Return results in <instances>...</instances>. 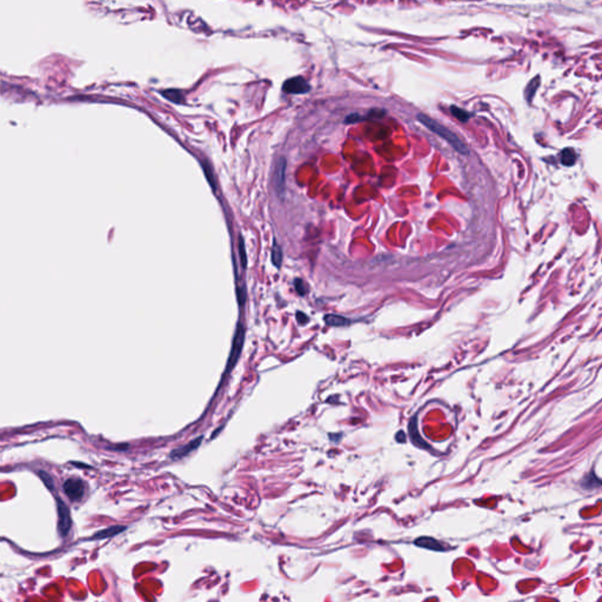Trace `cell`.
<instances>
[{
  "instance_id": "6da1fadb",
  "label": "cell",
  "mask_w": 602,
  "mask_h": 602,
  "mask_svg": "<svg viewBox=\"0 0 602 602\" xmlns=\"http://www.w3.org/2000/svg\"><path fill=\"white\" fill-rule=\"evenodd\" d=\"M418 120L419 123H421L422 125L427 129L432 131L433 133H435L439 136L440 138H443V139L446 140L448 144H450L452 147H453L455 151L461 153V154H467L468 153V148H467V146L463 144L462 140L459 138L457 134H454L453 132L450 129H447L446 126L441 125L440 123L435 122V120L430 118V116L426 115V114H422V113H419L418 114Z\"/></svg>"
},
{
  "instance_id": "7a4b0ae2",
  "label": "cell",
  "mask_w": 602,
  "mask_h": 602,
  "mask_svg": "<svg viewBox=\"0 0 602 602\" xmlns=\"http://www.w3.org/2000/svg\"><path fill=\"white\" fill-rule=\"evenodd\" d=\"M244 341H245V330H244L243 324L239 323L238 327H236V331H235L234 339H233V345H232V349H231V354H229L227 368H226V372H227V373L232 370L233 367H234L236 361H238L240 353H242L243 346H244Z\"/></svg>"
},
{
  "instance_id": "3957f363",
  "label": "cell",
  "mask_w": 602,
  "mask_h": 602,
  "mask_svg": "<svg viewBox=\"0 0 602 602\" xmlns=\"http://www.w3.org/2000/svg\"><path fill=\"white\" fill-rule=\"evenodd\" d=\"M63 490L72 501H78L85 493V484L78 477H70L64 483Z\"/></svg>"
},
{
  "instance_id": "277c9868",
  "label": "cell",
  "mask_w": 602,
  "mask_h": 602,
  "mask_svg": "<svg viewBox=\"0 0 602 602\" xmlns=\"http://www.w3.org/2000/svg\"><path fill=\"white\" fill-rule=\"evenodd\" d=\"M283 90H284V92L290 93V94H305V93L309 92L311 86H309L307 80H306L305 78H302V76H300V75H298V76H294V78L286 80V82L284 83Z\"/></svg>"
},
{
  "instance_id": "5b68a950",
  "label": "cell",
  "mask_w": 602,
  "mask_h": 602,
  "mask_svg": "<svg viewBox=\"0 0 602 602\" xmlns=\"http://www.w3.org/2000/svg\"><path fill=\"white\" fill-rule=\"evenodd\" d=\"M58 501V515H59V532L63 536H67L71 530V515L67 506L57 498Z\"/></svg>"
},
{
  "instance_id": "8992f818",
  "label": "cell",
  "mask_w": 602,
  "mask_h": 602,
  "mask_svg": "<svg viewBox=\"0 0 602 602\" xmlns=\"http://www.w3.org/2000/svg\"><path fill=\"white\" fill-rule=\"evenodd\" d=\"M285 177H286V160L285 158H280L276 163L275 172H274V187L279 196L285 195Z\"/></svg>"
},
{
  "instance_id": "52a82bcc",
  "label": "cell",
  "mask_w": 602,
  "mask_h": 602,
  "mask_svg": "<svg viewBox=\"0 0 602 602\" xmlns=\"http://www.w3.org/2000/svg\"><path fill=\"white\" fill-rule=\"evenodd\" d=\"M203 439H204L203 435L202 436H198V437H196V439L192 440L189 444L185 445V446L176 448V450H173L172 452H171L170 458L172 459V460H179V459H182V458L187 457V455L191 454L192 452H194L195 450H198L199 446L203 443Z\"/></svg>"
},
{
  "instance_id": "ba28073f",
  "label": "cell",
  "mask_w": 602,
  "mask_h": 602,
  "mask_svg": "<svg viewBox=\"0 0 602 602\" xmlns=\"http://www.w3.org/2000/svg\"><path fill=\"white\" fill-rule=\"evenodd\" d=\"M408 429H410V436L413 443L417 445L419 447H422V448H429L428 445H427L424 440L421 439L420 434L418 432V425H417V418H413V420L410 422V425H408Z\"/></svg>"
},
{
  "instance_id": "9c48e42d",
  "label": "cell",
  "mask_w": 602,
  "mask_h": 602,
  "mask_svg": "<svg viewBox=\"0 0 602 602\" xmlns=\"http://www.w3.org/2000/svg\"><path fill=\"white\" fill-rule=\"evenodd\" d=\"M123 531H125V527L124 526L109 527V528H106V530H103V531L96 533V534H94V536H93V539L100 540V539H105V538H111V536L119 534V533H122Z\"/></svg>"
},
{
  "instance_id": "30bf717a",
  "label": "cell",
  "mask_w": 602,
  "mask_h": 602,
  "mask_svg": "<svg viewBox=\"0 0 602 602\" xmlns=\"http://www.w3.org/2000/svg\"><path fill=\"white\" fill-rule=\"evenodd\" d=\"M418 546L420 547H424V548H429V549H433V550H444L445 547H441L443 545L439 541H436V540L434 539H430V538H421L415 541Z\"/></svg>"
},
{
  "instance_id": "8fae6325",
  "label": "cell",
  "mask_w": 602,
  "mask_h": 602,
  "mask_svg": "<svg viewBox=\"0 0 602 602\" xmlns=\"http://www.w3.org/2000/svg\"><path fill=\"white\" fill-rule=\"evenodd\" d=\"M576 158H578V155H576V152L573 148H565L564 151L561 152V163H563L564 165H574Z\"/></svg>"
},
{
  "instance_id": "7c38bea8",
  "label": "cell",
  "mask_w": 602,
  "mask_h": 602,
  "mask_svg": "<svg viewBox=\"0 0 602 602\" xmlns=\"http://www.w3.org/2000/svg\"><path fill=\"white\" fill-rule=\"evenodd\" d=\"M325 323L327 325H330V326H335V327H341V326H346L349 321L344 318V316H340V315H334V314H328L325 316Z\"/></svg>"
},
{
  "instance_id": "4fadbf2b",
  "label": "cell",
  "mask_w": 602,
  "mask_h": 602,
  "mask_svg": "<svg viewBox=\"0 0 602 602\" xmlns=\"http://www.w3.org/2000/svg\"><path fill=\"white\" fill-rule=\"evenodd\" d=\"M451 112H452V114L455 116V118H457L458 120H460V122H462V123L468 122L470 116H472L470 115V113L467 112L466 109L455 106V105L451 106Z\"/></svg>"
},
{
  "instance_id": "5bb4252c",
  "label": "cell",
  "mask_w": 602,
  "mask_h": 602,
  "mask_svg": "<svg viewBox=\"0 0 602 602\" xmlns=\"http://www.w3.org/2000/svg\"><path fill=\"white\" fill-rule=\"evenodd\" d=\"M272 261L278 268L280 267V266H282L283 251H282V247H280L276 243H274V245H273V248H272Z\"/></svg>"
},
{
  "instance_id": "9a60e30c",
  "label": "cell",
  "mask_w": 602,
  "mask_h": 602,
  "mask_svg": "<svg viewBox=\"0 0 602 602\" xmlns=\"http://www.w3.org/2000/svg\"><path fill=\"white\" fill-rule=\"evenodd\" d=\"M163 96L166 98V99H169L170 101H172V103H176V104H180L182 103V94L179 92L177 90H166L163 92Z\"/></svg>"
},
{
  "instance_id": "2e32d148",
  "label": "cell",
  "mask_w": 602,
  "mask_h": 602,
  "mask_svg": "<svg viewBox=\"0 0 602 602\" xmlns=\"http://www.w3.org/2000/svg\"><path fill=\"white\" fill-rule=\"evenodd\" d=\"M539 84H540V78H539V76H536V78L533 79L532 82L530 83V85L527 86V89H526V98H528V100H530V101L532 100L533 96H534V94H535L536 90H538Z\"/></svg>"
},
{
  "instance_id": "e0dca14e",
  "label": "cell",
  "mask_w": 602,
  "mask_h": 602,
  "mask_svg": "<svg viewBox=\"0 0 602 602\" xmlns=\"http://www.w3.org/2000/svg\"><path fill=\"white\" fill-rule=\"evenodd\" d=\"M239 254H240V260H242L243 267L246 268V266H247V255H246L245 243H244L243 236H239Z\"/></svg>"
},
{
  "instance_id": "ac0fdd59",
  "label": "cell",
  "mask_w": 602,
  "mask_h": 602,
  "mask_svg": "<svg viewBox=\"0 0 602 602\" xmlns=\"http://www.w3.org/2000/svg\"><path fill=\"white\" fill-rule=\"evenodd\" d=\"M39 474H40V477H42V480L44 481V484H45L46 486L50 488V490H53V487H54L53 480H52V477H51L50 474L46 472H43V470H40Z\"/></svg>"
},
{
  "instance_id": "d6986e66",
  "label": "cell",
  "mask_w": 602,
  "mask_h": 602,
  "mask_svg": "<svg viewBox=\"0 0 602 602\" xmlns=\"http://www.w3.org/2000/svg\"><path fill=\"white\" fill-rule=\"evenodd\" d=\"M294 285H295V288H297L298 293L300 294V295H304L306 293V292H307V288H306V285H305L304 282H302L301 279H297V280H295Z\"/></svg>"
},
{
  "instance_id": "ffe728a7",
  "label": "cell",
  "mask_w": 602,
  "mask_h": 602,
  "mask_svg": "<svg viewBox=\"0 0 602 602\" xmlns=\"http://www.w3.org/2000/svg\"><path fill=\"white\" fill-rule=\"evenodd\" d=\"M364 116H361L357 114V113H352L351 115H348L347 118H346V123L347 124H352V123H357L360 122V120H363Z\"/></svg>"
},
{
  "instance_id": "44dd1931",
  "label": "cell",
  "mask_w": 602,
  "mask_h": 602,
  "mask_svg": "<svg viewBox=\"0 0 602 602\" xmlns=\"http://www.w3.org/2000/svg\"><path fill=\"white\" fill-rule=\"evenodd\" d=\"M297 319H298L299 324H300V325H304L305 323H307V321H308V318L302 312H298L297 313Z\"/></svg>"
},
{
  "instance_id": "7402d4cb",
  "label": "cell",
  "mask_w": 602,
  "mask_h": 602,
  "mask_svg": "<svg viewBox=\"0 0 602 602\" xmlns=\"http://www.w3.org/2000/svg\"><path fill=\"white\" fill-rule=\"evenodd\" d=\"M204 172H205V174H206V177H207V178H209V180H210V184H211V185H212V186H213V182H212V176H211V171H210V169H207V167H206V166H204Z\"/></svg>"
},
{
  "instance_id": "603a6c76",
  "label": "cell",
  "mask_w": 602,
  "mask_h": 602,
  "mask_svg": "<svg viewBox=\"0 0 602 602\" xmlns=\"http://www.w3.org/2000/svg\"><path fill=\"white\" fill-rule=\"evenodd\" d=\"M396 441H399V443H405V441H406V439H405L404 432L396 433Z\"/></svg>"
}]
</instances>
